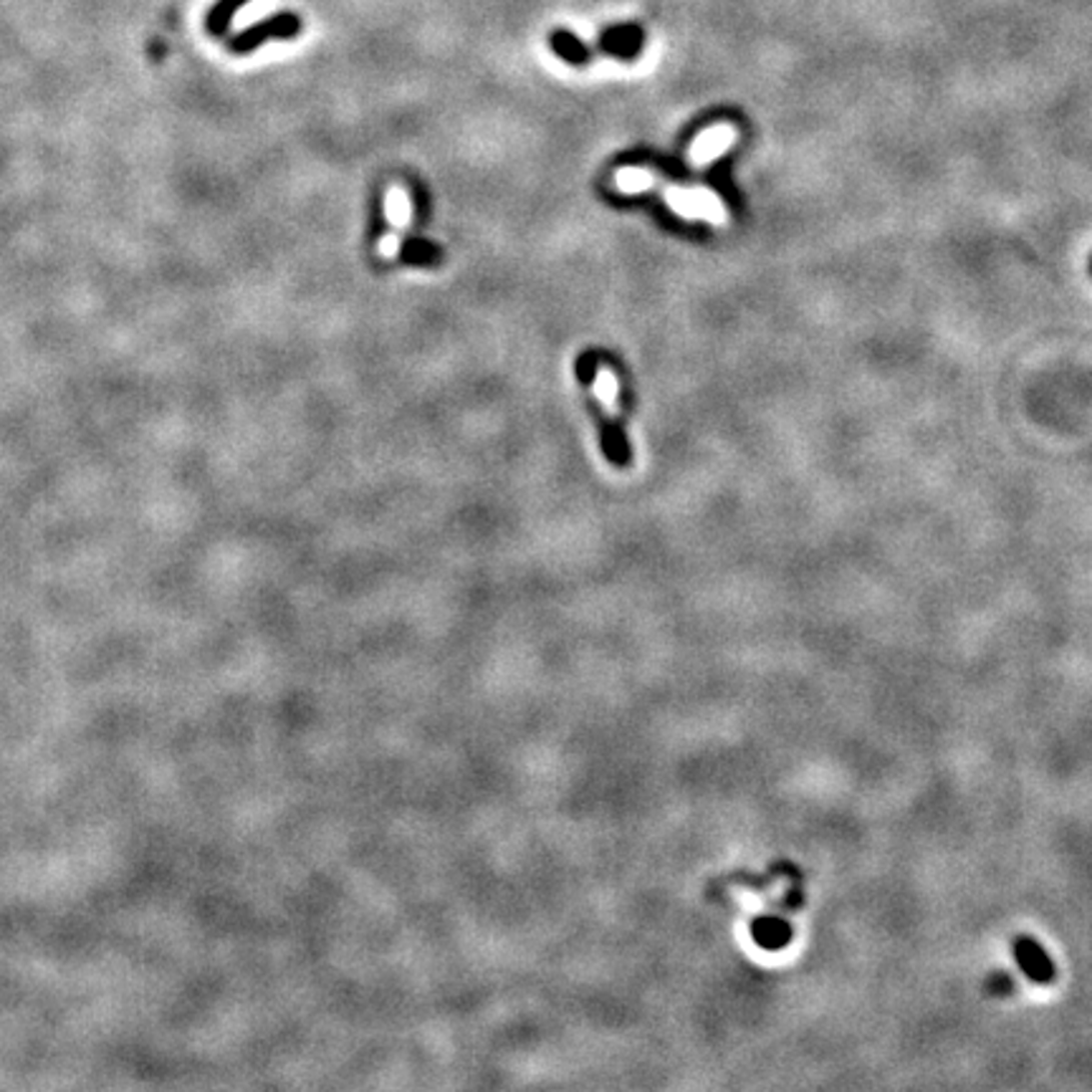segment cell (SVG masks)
<instances>
[{"label":"cell","mask_w":1092,"mask_h":1092,"mask_svg":"<svg viewBox=\"0 0 1092 1092\" xmlns=\"http://www.w3.org/2000/svg\"><path fill=\"white\" fill-rule=\"evenodd\" d=\"M301 31H304V21H301L299 13L281 11L263 18V21H256L253 26L243 28V31L233 33V36H228L225 38V46H228V51L233 56H248L271 41H291Z\"/></svg>","instance_id":"1"},{"label":"cell","mask_w":1092,"mask_h":1092,"mask_svg":"<svg viewBox=\"0 0 1092 1092\" xmlns=\"http://www.w3.org/2000/svg\"><path fill=\"white\" fill-rule=\"evenodd\" d=\"M666 197L668 205L683 218H706L716 225L726 223L724 205L711 190H678V187H671V190H666Z\"/></svg>","instance_id":"2"},{"label":"cell","mask_w":1092,"mask_h":1092,"mask_svg":"<svg viewBox=\"0 0 1092 1092\" xmlns=\"http://www.w3.org/2000/svg\"><path fill=\"white\" fill-rule=\"evenodd\" d=\"M645 46V33L638 23H615L600 33V51L620 61H633Z\"/></svg>","instance_id":"3"},{"label":"cell","mask_w":1092,"mask_h":1092,"mask_svg":"<svg viewBox=\"0 0 1092 1092\" xmlns=\"http://www.w3.org/2000/svg\"><path fill=\"white\" fill-rule=\"evenodd\" d=\"M1014 956H1017L1019 966H1022L1024 974L1032 981H1037V984H1050V981H1055V964H1052L1050 956L1045 954V949L1034 938L1019 936L1014 941Z\"/></svg>","instance_id":"4"},{"label":"cell","mask_w":1092,"mask_h":1092,"mask_svg":"<svg viewBox=\"0 0 1092 1092\" xmlns=\"http://www.w3.org/2000/svg\"><path fill=\"white\" fill-rule=\"evenodd\" d=\"M736 139V129L729 124H719V127L709 129V132L701 134L691 147V160L696 165H706L709 160H714L716 155H721L724 150H729Z\"/></svg>","instance_id":"5"},{"label":"cell","mask_w":1092,"mask_h":1092,"mask_svg":"<svg viewBox=\"0 0 1092 1092\" xmlns=\"http://www.w3.org/2000/svg\"><path fill=\"white\" fill-rule=\"evenodd\" d=\"M550 46L562 61H567L572 66H587L592 61V48L577 33L567 31V28H557L552 33Z\"/></svg>","instance_id":"6"},{"label":"cell","mask_w":1092,"mask_h":1092,"mask_svg":"<svg viewBox=\"0 0 1092 1092\" xmlns=\"http://www.w3.org/2000/svg\"><path fill=\"white\" fill-rule=\"evenodd\" d=\"M251 0H215L210 11L205 13V31L213 38H228L230 26L235 21V13L245 8Z\"/></svg>","instance_id":"7"},{"label":"cell","mask_w":1092,"mask_h":1092,"mask_svg":"<svg viewBox=\"0 0 1092 1092\" xmlns=\"http://www.w3.org/2000/svg\"><path fill=\"white\" fill-rule=\"evenodd\" d=\"M387 218L394 228H405L410 220V197L402 187H392L387 192Z\"/></svg>","instance_id":"8"},{"label":"cell","mask_w":1092,"mask_h":1092,"mask_svg":"<svg viewBox=\"0 0 1092 1092\" xmlns=\"http://www.w3.org/2000/svg\"><path fill=\"white\" fill-rule=\"evenodd\" d=\"M615 182H618V187L623 192H643L648 187H653L656 177H653V172L640 170V167H625V170H620L615 175Z\"/></svg>","instance_id":"9"},{"label":"cell","mask_w":1092,"mask_h":1092,"mask_svg":"<svg viewBox=\"0 0 1092 1092\" xmlns=\"http://www.w3.org/2000/svg\"><path fill=\"white\" fill-rule=\"evenodd\" d=\"M595 392L603 400V405L615 415L618 412V405H615V400H618V379H615V374L608 372V369H600L598 377H595Z\"/></svg>","instance_id":"10"},{"label":"cell","mask_w":1092,"mask_h":1092,"mask_svg":"<svg viewBox=\"0 0 1092 1092\" xmlns=\"http://www.w3.org/2000/svg\"><path fill=\"white\" fill-rule=\"evenodd\" d=\"M605 450L613 455L615 463H625V460H628V445H625L623 435H620L618 430H613V432H608V435H605Z\"/></svg>","instance_id":"11"},{"label":"cell","mask_w":1092,"mask_h":1092,"mask_svg":"<svg viewBox=\"0 0 1092 1092\" xmlns=\"http://www.w3.org/2000/svg\"><path fill=\"white\" fill-rule=\"evenodd\" d=\"M405 256L410 258L412 263H427V261H432V258L437 256V251H435V248H430V245H425V243H420V240H417V243H412L410 248H405Z\"/></svg>","instance_id":"12"},{"label":"cell","mask_w":1092,"mask_h":1092,"mask_svg":"<svg viewBox=\"0 0 1092 1092\" xmlns=\"http://www.w3.org/2000/svg\"><path fill=\"white\" fill-rule=\"evenodd\" d=\"M397 251H400V240H397V235H387V238L379 240V253H382L384 258H394L397 256Z\"/></svg>","instance_id":"13"}]
</instances>
